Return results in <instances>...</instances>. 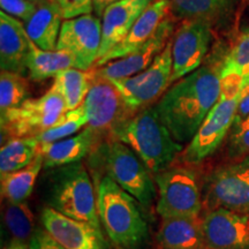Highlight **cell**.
<instances>
[{
	"instance_id": "obj_36",
	"label": "cell",
	"mask_w": 249,
	"mask_h": 249,
	"mask_svg": "<svg viewBox=\"0 0 249 249\" xmlns=\"http://www.w3.org/2000/svg\"><path fill=\"white\" fill-rule=\"evenodd\" d=\"M249 114V83L242 86L241 90V98L239 103L238 111H236L235 120H241L242 118L247 117Z\"/></svg>"
},
{
	"instance_id": "obj_11",
	"label": "cell",
	"mask_w": 249,
	"mask_h": 249,
	"mask_svg": "<svg viewBox=\"0 0 249 249\" xmlns=\"http://www.w3.org/2000/svg\"><path fill=\"white\" fill-rule=\"evenodd\" d=\"M89 71L90 87L83 105L88 117V127L103 140L110 135L120 121L132 116L134 112L126 107L111 80L99 74L93 67Z\"/></svg>"
},
{
	"instance_id": "obj_30",
	"label": "cell",
	"mask_w": 249,
	"mask_h": 249,
	"mask_svg": "<svg viewBox=\"0 0 249 249\" xmlns=\"http://www.w3.org/2000/svg\"><path fill=\"white\" fill-rule=\"evenodd\" d=\"M4 222L14 240L29 244L34 231V214L27 202H7L4 210Z\"/></svg>"
},
{
	"instance_id": "obj_20",
	"label": "cell",
	"mask_w": 249,
	"mask_h": 249,
	"mask_svg": "<svg viewBox=\"0 0 249 249\" xmlns=\"http://www.w3.org/2000/svg\"><path fill=\"white\" fill-rule=\"evenodd\" d=\"M156 242L160 249H207L202 217L161 218Z\"/></svg>"
},
{
	"instance_id": "obj_27",
	"label": "cell",
	"mask_w": 249,
	"mask_h": 249,
	"mask_svg": "<svg viewBox=\"0 0 249 249\" xmlns=\"http://www.w3.org/2000/svg\"><path fill=\"white\" fill-rule=\"evenodd\" d=\"M53 86L59 90L66 103L67 111L83 104L90 87V71L79 68H68L54 77Z\"/></svg>"
},
{
	"instance_id": "obj_12",
	"label": "cell",
	"mask_w": 249,
	"mask_h": 249,
	"mask_svg": "<svg viewBox=\"0 0 249 249\" xmlns=\"http://www.w3.org/2000/svg\"><path fill=\"white\" fill-rule=\"evenodd\" d=\"M213 42V26L202 20H183L172 37L171 83L202 66Z\"/></svg>"
},
{
	"instance_id": "obj_7",
	"label": "cell",
	"mask_w": 249,
	"mask_h": 249,
	"mask_svg": "<svg viewBox=\"0 0 249 249\" xmlns=\"http://www.w3.org/2000/svg\"><path fill=\"white\" fill-rule=\"evenodd\" d=\"M203 210L249 214V156L218 165L202 181Z\"/></svg>"
},
{
	"instance_id": "obj_17",
	"label": "cell",
	"mask_w": 249,
	"mask_h": 249,
	"mask_svg": "<svg viewBox=\"0 0 249 249\" xmlns=\"http://www.w3.org/2000/svg\"><path fill=\"white\" fill-rule=\"evenodd\" d=\"M171 7L169 0H154L134 23L128 35L107 55L96 62L95 67L103 66L112 60L123 58L141 48L156 35L165 18L170 17Z\"/></svg>"
},
{
	"instance_id": "obj_18",
	"label": "cell",
	"mask_w": 249,
	"mask_h": 249,
	"mask_svg": "<svg viewBox=\"0 0 249 249\" xmlns=\"http://www.w3.org/2000/svg\"><path fill=\"white\" fill-rule=\"evenodd\" d=\"M152 1L154 0H120L105 9L102 17V45L98 60L126 38L140 15Z\"/></svg>"
},
{
	"instance_id": "obj_28",
	"label": "cell",
	"mask_w": 249,
	"mask_h": 249,
	"mask_svg": "<svg viewBox=\"0 0 249 249\" xmlns=\"http://www.w3.org/2000/svg\"><path fill=\"white\" fill-rule=\"evenodd\" d=\"M28 80L22 74L1 71L0 74V117L20 107L29 97Z\"/></svg>"
},
{
	"instance_id": "obj_32",
	"label": "cell",
	"mask_w": 249,
	"mask_h": 249,
	"mask_svg": "<svg viewBox=\"0 0 249 249\" xmlns=\"http://www.w3.org/2000/svg\"><path fill=\"white\" fill-rule=\"evenodd\" d=\"M225 60L241 71L244 85L249 83V28L236 37L235 43L225 55Z\"/></svg>"
},
{
	"instance_id": "obj_21",
	"label": "cell",
	"mask_w": 249,
	"mask_h": 249,
	"mask_svg": "<svg viewBox=\"0 0 249 249\" xmlns=\"http://www.w3.org/2000/svg\"><path fill=\"white\" fill-rule=\"evenodd\" d=\"M101 140L97 133L87 126L76 135L40 145V152L44 160L43 167L49 170L81 161L85 157H88L93 147Z\"/></svg>"
},
{
	"instance_id": "obj_35",
	"label": "cell",
	"mask_w": 249,
	"mask_h": 249,
	"mask_svg": "<svg viewBox=\"0 0 249 249\" xmlns=\"http://www.w3.org/2000/svg\"><path fill=\"white\" fill-rule=\"evenodd\" d=\"M29 249H65L60 244L45 231V229H36L29 241Z\"/></svg>"
},
{
	"instance_id": "obj_25",
	"label": "cell",
	"mask_w": 249,
	"mask_h": 249,
	"mask_svg": "<svg viewBox=\"0 0 249 249\" xmlns=\"http://www.w3.org/2000/svg\"><path fill=\"white\" fill-rule=\"evenodd\" d=\"M40 150V143L35 136L13 138L1 144L0 174L2 177L22 170L33 163Z\"/></svg>"
},
{
	"instance_id": "obj_38",
	"label": "cell",
	"mask_w": 249,
	"mask_h": 249,
	"mask_svg": "<svg viewBox=\"0 0 249 249\" xmlns=\"http://www.w3.org/2000/svg\"><path fill=\"white\" fill-rule=\"evenodd\" d=\"M4 249H29V244L13 239Z\"/></svg>"
},
{
	"instance_id": "obj_26",
	"label": "cell",
	"mask_w": 249,
	"mask_h": 249,
	"mask_svg": "<svg viewBox=\"0 0 249 249\" xmlns=\"http://www.w3.org/2000/svg\"><path fill=\"white\" fill-rule=\"evenodd\" d=\"M43 155L38 152L33 163L22 170L9 173L1 178V195L11 203H22L33 193L34 186L43 167Z\"/></svg>"
},
{
	"instance_id": "obj_29",
	"label": "cell",
	"mask_w": 249,
	"mask_h": 249,
	"mask_svg": "<svg viewBox=\"0 0 249 249\" xmlns=\"http://www.w3.org/2000/svg\"><path fill=\"white\" fill-rule=\"evenodd\" d=\"M85 126H88V117H87L85 105L82 104L77 108L67 111L57 124L45 132L38 134L35 138L38 140L40 145L50 144L71 138L73 134L77 133Z\"/></svg>"
},
{
	"instance_id": "obj_39",
	"label": "cell",
	"mask_w": 249,
	"mask_h": 249,
	"mask_svg": "<svg viewBox=\"0 0 249 249\" xmlns=\"http://www.w3.org/2000/svg\"><path fill=\"white\" fill-rule=\"evenodd\" d=\"M31 1H40V0H31Z\"/></svg>"
},
{
	"instance_id": "obj_16",
	"label": "cell",
	"mask_w": 249,
	"mask_h": 249,
	"mask_svg": "<svg viewBox=\"0 0 249 249\" xmlns=\"http://www.w3.org/2000/svg\"><path fill=\"white\" fill-rule=\"evenodd\" d=\"M174 34L173 18H165L156 35L132 53L112 60L99 67H93L99 74L110 80H121L136 75L150 66L158 54L172 39Z\"/></svg>"
},
{
	"instance_id": "obj_8",
	"label": "cell",
	"mask_w": 249,
	"mask_h": 249,
	"mask_svg": "<svg viewBox=\"0 0 249 249\" xmlns=\"http://www.w3.org/2000/svg\"><path fill=\"white\" fill-rule=\"evenodd\" d=\"M67 112L66 103L52 85L44 95L28 98L1 116V143L13 138H31L51 128Z\"/></svg>"
},
{
	"instance_id": "obj_4",
	"label": "cell",
	"mask_w": 249,
	"mask_h": 249,
	"mask_svg": "<svg viewBox=\"0 0 249 249\" xmlns=\"http://www.w3.org/2000/svg\"><path fill=\"white\" fill-rule=\"evenodd\" d=\"M140 207L111 177L101 179L97 187L98 216L116 249H141L148 241V224Z\"/></svg>"
},
{
	"instance_id": "obj_2",
	"label": "cell",
	"mask_w": 249,
	"mask_h": 249,
	"mask_svg": "<svg viewBox=\"0 0 249 249\" xmlns=\"http://www.w3.org/2000/svg\"><path fill=\"white\" fill-rule=\"evenodd\" d=\"M108 136L128 145L154 176L169 169L183 150L160 119L156 105L120 121Z\"/></svg>"
},
{
	"instance_id": "obj_13",
	"label": "cell",
	"mask_w": 249,
	"mask_h": 249,
	"mask_svg": "<svg viewBox=\"0 0 249 249\" xmlns=\"http://www.w3.org/2000/svg\"><path fill=\"white\" fill-rule=\"evenodd\" d=\"M102 45V18L92 14L64 20L55 50L67 51L75 58L76 68L95 67Z\"/></svg>"
},
{
	"instance_id": "obj_19",
	"label": "cell",
	"mask_w": 249,
	"mask_h": 249,
	"mask_svg": "<svg viewBox=\"0 0 249 249\" xmlns=\"http://www.w3.org/2000/svg\"><path fill=\"white\" fill-rule=\"evenodd\" d=\"M31 39L24 23L18 18L0 12V68L1 71L23 74L28 71L27 62Z\"/></svg>"
},
{
	"instance_id": "obj_5",
	"label": "cell",
	"mask_w": 249,
	"mask_h": 249,
	"mask_svg": "<svg viewBox=\"0 0 249 249\" xmlns=\"http://www.w3.org/2000/svg\"><path fill=\"white\" fill-rule=\"evenodd\" d=\"M43 198L46 207L65 216L101 227L96 192L82 161L46 170Z\"/></svg>"
},
{
	"instance_id": "obj_33",
	"label": "cell",
	"mask_w": 249,
	"mask_h": 249,
	"mask_svg": "<svg viewBox=\"0 0 249 249\" xmlns=\"http://www.w3.org/2000/svg\"><path fill=\"white\" fill-rule=\"evenodd\" d=\"M38 2L31 0H0V6L2 12L26 22L36 12Z\"/></svg>"
},
{
	"instance_id": "obj_10",
	"label": "cell",
	"mask_w": 249,
	"mask_h": 249,
	"mask_svg": "<svg viewBox=\"0 0 249 249\" xmlns=\"http://www.w3.org/2000/svg\"><path fill=\"white\" fill-rule=\"evenodd\" d=\"M240 98L241 93H220L219 99L208 113L194 138L180 154V161L195 166L210 157L220 147L234 123Z\"/></svg>"
},
{
	"instance_id": "obj_6",
	"label": "cell",
	"mask_w": 249,
	"mask_h": 249,
	"mask_svg": "<svg viewBox=\"0 0 249 249\" xmlns=\"http://www.w3.org/2000/svg\"><path fill=\"white\" fill-rule=\"evenodd\" d=\"M154 177L158 192L156 211L161 218L200 217L202 185L194 165L181 161Z\"/></svg>"
},
{
	"instance_id": "obj_1",
	"label": "cell",
	"mask_w": 249,
	"mask_h": 249,
	"mask_svg": "<svg viewBox=\"0 0 249 249\" xmlns=\"http://www.w3.org/2000/svg\"><path fill=\"white\" fill-rule=\"evenodd\" d=\"M223 61L202 65L173 83L156 104L160 119L181 144L192 141L220 97Z\"/></svg>"
},
{
	"instance_id": "obj_31",
	"label": "cell",
	"mask_w": 249,
	"mask_h": 249,
	"mask_svg": "<svg viewBox=\"0 0 249 249\" xmlns=\"http://www.w3.org/2000/svg\"><path fill=\"white\" fill-rule=\"evenodd\" d=\"M225 140L226 161L241 160L249 156V114L233 123Z\"/></svg>"
},
{
	"instance_id": "obj_9",
	"label": "cell",
	"mask_w": 249,
	"mask_h": 249,
	"mask_svg": "<svg viewBox=\"0 0 249 249\" xmlns=\"http://www.w3.org/2000/svg\"><path fill=\"white\" fill-rule=\"evenodd\" d=\"M172 39L156 57L154 62L141 73L121 80H111L130 111L138 112L151 107L152 103L172 86ZM110 80V79H108Z\"/></svg>"
},
{
	"instance_id": "obj_15",
	"label": "cell",
	"mask_w": 249,
	"mask_h": 249,
	"mask_svg": "<svg viewBox=\"0 0 249 249\" xmlns=\"http://www.w3.org/2000/svg\"><path fill=\"white\" fill-rule=\"evenodd\" d=\"M207 249H249V214L214 209L202 217Z\"/></svg>"
},
{
	"instance_id": "obj_22",
	"label": "cell",
	"mask_w": 249,
	"mask_h": 249,
	"mask_svg": "<svg viewBox=\"0 0 249 249\" xmlns=\"http://www.w3.org/2000/svg\"><path fill=\"white\" fill-rule=\"evenodd\" d=\"M64 20L60 6L55 0H40L35 13L23 23L33 43L46 51H53Z\"/></svg>"
},
{
	"instance_id": "obj_34",
	"label": "cell",
	"mask_w": 249,
	"mask_h": 249,
	"mask_svg": "<svg viewBox=\"0 0 249 249\" xmlns=\"http://www.w3.org/2000/svg\"><path fill=\"white\" fill-rule=\"evenodd\" d=\"M60 6L65 20L91 14L93 12V0H55Z\"/></svg>"
},
{
	"instance_id": "obj_23",
	"label": "cell",
	"mask_w": 249,
	"mask_h": 249,
	"mask_svg": "<svg viewBox=\"0 0 249 249\" xmlns=\"http://www.w3.org/2000/svg\"><path fill=\"white\" fill-rule=\"evenodd\" d=\"M171 14L181 20H202L211 26L229 18L236 0H169Z\"/></svg>"
},
{
	"instance_id": "obj_14",
	"label": "cell",
	"mask_w": 249,
	"mask_h": 249,
	"mask_svg": "<svg viewBox=\"0 0 249 249\" xmlns=\"http://www.w3.org/2000/svg\"><path fill=\"white\" fill-rule=\"evenodd\" d=\"M40 223L65 249H108L101 227L65 216L52 208L42 210Z\"/></svg>"
},
{
	"instance_id": "obj_37",
	"label": "cell",
	"mask_w": 249,
	"mask_h": 249,
	"mask_svg": "<svg viewBox=\"0 0 249 249\" xmlns=\"http://www.w3.org/2000/svg\"><path fill=\"white\" fill-rule=\"evenodd\" d=\"M117 1H120V0H93V13L96 17L102 18L105 9Z\"/></svg>"
},
{
	"instance_id": "obj_24",
	"label": "cell",
	"mask_w": 249,
	"mask_h": 249,
	"mask_svg": "<svg viewBox=\"0 0 249 249\" xmlns=\"http://www.w3.org/2000/svg\"><path fill=\"white\" fill-rule=\"evenodd\" d=\"M27 67L30 80L39 82L50 77H55L68 68H76V61L70 52L62 50L46 51L38 48L31 40Z\"/></svg>"
},
{
	"instance_id": "obj_3",
	"label": "cell",
	"mask_w": 249,
	"mask_h": 249,
	"mask_svg": "<svg viewBox=\"0 0 249 249\" xmlns=\"http://www.w3.org/2000/svg\"><path fill=\"white\" fill-rule=\"evenodd\" d=\"M93 172L111 177L121 188L145 209H150L157 196L155 177L141 158L119 140L105 138L88 155Z\"/></svg>"
}]
</instances>
